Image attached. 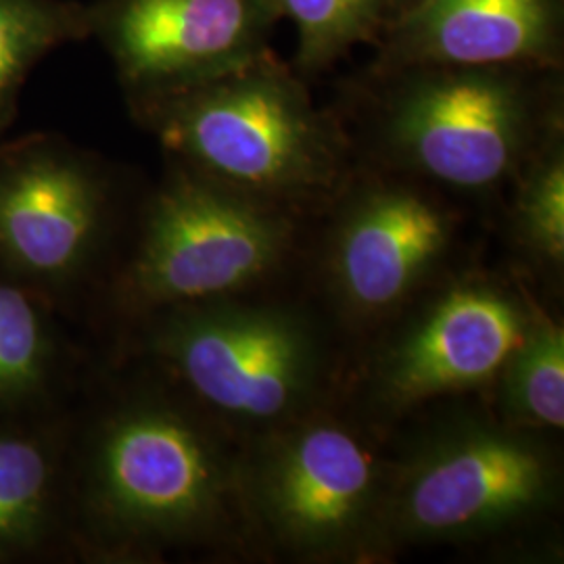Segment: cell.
I'll return each mask as SVG.
<instances>
[{
    "instance_id": "11",
    "label": "cell",
    "mask_w": 564,
    "mask_h": 564,
    "mask_svg": "<svg viewBox=\"0 0 564 564\" xmlns=\"http://www.w3.org/2000/svg\"><path fill=\"white\" fill-rule=\"evenodd\" d=\"M113 207L101 163L55 137L0 149V260L39 282H67L93 262Z\"/></svg>"
},
{
    "instance_id": "1",
    "label": "cell",
    "mask_w": 564,
    "mask_h": 564,
    "mask_svg": "<svg viewBox=\"0 0 564 564\" xmlns=\"http://www.w3.org/2000/svg\"><path fill=\"white\" fill-rule=\"evenodd\" d=\"M341 116L356 160L454 199L496 203L564 126L563 69L414 65L368 72Z\"/></svg>"
},
{
    "instance_id": "17",
    "label": "cell",
    "mask_w": 564,
    "mask_h": 564,
    "mask_svg": "<svg viewBox=\"0 0 564 564\" xmlns=\"http://www.w3.org/2000/svg\"><path fill=\"white\" fill-rule=\"evenodd\" d=\"M295 23L293 69L303 80L330 69L356 44L377 41L391 18L389 0H279Z\"/></svg>"
},
{
    "instance_id": "19",
    "label": "cell",
    "mask_w": 564,
    "mask_h": 564,
    "mask_svg": "<svg viewBox=\"0 0 564 564\" xmlns=\"http://www.w3.org/2000/svg\"><path fill=\"white\" fill-rule=\"evenodd\" d=\"M426 0H389V4H391V18H395V15H400V13H405V11H410V9H414V7H419V4H423ZM389 18V20H391Z\"/></svg>"
},
{
    "instance_id": "9",
    "label": "cell",
    "mask_w": 564,
    "mask_h": 564,
    "mask_svg": "<svg viewBox=\"0 0 564 564\" xmlns=\"http://www.w3.org/2000/svg\"><path fill=\"white\" fill-rule=\"evenodd\" d=\"M305 223L170 162L144 207L121 295L151 316L274 289L305 256Z\"/></svg>"
},
{
    "instance_id": "7",
    "label": "cell",
    "mask_w": 564,
    "mask_h": 564,
    "mask_svg": "<svg viewBox=\"0 0 564 564\" xmlns=\"http://www.w3.org/2000/svg\"><path fill=\"white\" fill-rule=\"evenodd\" d=\"M538 295L519 274L460 263L358 343L339 400L389 435L435 403L487 395Z\"/></svg>"
},
{
    "instance_id": "8",
    "label": "cell",
    "mask_w": 564,
    "mask_h": 564,
    "mask_svg": "<svg viewBox=\"0 0 564 564\" xmlns=\"http://www.w3.org/2000/svg\"><path fill=\"white\" fill-rule=\"evenodd\" d=\"M318 218L323 230L310 251L318 307L341 341L362 343L463 263L456 199L372 163H356Z\"/></svg>"
},
{
    "instance_id": "2",
    "label": "cell",
    "mask_w": 564,
    "mask_h": 564,
    "mask_svg": "<svg viewBox=\"0 0 564 564\" xmlns=\"http://www.w3.org/2000/svg\"><path fill=\"white\" fill-rule=\"evenodd\" d=\"M447 403L412 416L421 424L400 442L389 433L381 563L414 547H519L556 531L563 510L556 433L500 421L485 395Z\"/></svg>"
},
{
    "instance_id": "5",
    "label": "cell",
    "mask_w": 564,
    "mask_h": 564,
    "mask_svg": "<svg viewBox=\"0 0 564 564\" xmlns=\"http://www.w3.org/2000/svg\"><path fill=\"white\" fill-rule=\"evenodd\" d=\"M270 289L151 314L147 349L174 383L241 440L337 395L341 339L312 303Z\"/></svg>"
},
{
    "instance_id": "13",
    "label": "cell",
    "mask_w": 564,
    "mask_h": 564,
    "mask_svg": "<svg viewBox=\"0 0 564 564\" xmlns=\"http://www.w3.org/2000/svg\"><path fill=\"white\" fill-rule=\"evenodd\" d=\"M506 241L527 284L563 295L564 126L523 163L506 191Z\"/></svg>"
},
{
    "instance_id": "6",
    "label": "cell",
    "mask_w": 564,
    "mask_h": 564,
    "mask_svg": "<svg viewBox=\"0 0 564 564\" xmlns=\"http://www.w3.org/2000/svg\"><path fill=\"white\" fill-rule=\"evenodd\" d=\"M391 447L335 395L241 445L242 508L258 556L381 563Z\"/></svg>"
},
{
    "instance_id": "16",
    "label": "cell",
    "mask_w": 564,
    "mask_h": 564,
    "mask_svg": "<svg viewBox=\"0 0 564 564\" xmlns=\"http://www.w3.org/2000/svg\"><path fill=\"white\" fill-rule=\"evenodd\" d=\"M57 464L32 435L0 431V556L20 554L48 531Z\"/></svg>"
},
{
    "instance_id": "3",
    "label": "cell",
    "mask_w": 564,
    "mask_h": 564,
    "mask_svg": "<svg viewBox=\"0 0 564 564\" xmlns=\"http://www.w3.org/2000/svg\"><path fill=\"white\" fill-rule=\"evenodd\" d=\"M242 440L184 391L116 403L95 431L86 510L118 554L202 547L258 558L241 498Z\"/></svg>"
},
{
    "instance_id": "15",
    "label": "cell",
    "mask_w": 564,
    "mask_h": 564,
    "mask_svg": "<svg viewBox=\"0 0 564 564\" xmlns=\"http://www.w3.org/2000/svg\"><path fill=\"white\" fill-rule=\"evenodd\" d=\"M90 39L78 0H0V130L15 118L21 88L61 46Z\"/></svg>"
},
{
    "instance_id": "10",
    "label": "cell",
    "mask_w": 564,
    "mask_h": 564,
    "mask_svg": "<svg viewBox=\"0 0 564 564\" xmlns=\"http://www.w3.org/2000/svg\"><path fill=\"white\" fill-rule=\"evenodd\" d=\"M90 39L116 67L128 102L235 72L270 53L279 0H95Z\"/></svg>"
},
{
    "instance_id": "4",
    "label": "cell",
    "mask_w": 564,
    "mask_h": 564,
    "mask_svg": "<svg viewBox=\"0 0 564 564\" xmlns=\"http://www.w3.org/2000/svg\"><path fill=\"white\" fill-rule=\"evenodd\" d=\"M130 107L170 162L305 220L323 214L358 163L341 116L272 51Z\"/></svg>"
},
{
    "instance_id": "12",
    "label": "cell",
    "mask_w": 564,
    "mask_h": 564,
    "mask_svg": "<svg viewBox=\"0 0 564 564\" xmlns=\"http://www.w3.org/2000/svg\"><path fill=\"white\" fill-rule=\"evenodd\" d=\"M370 72L414 65L563 69L564 0H426L384 23Z\"/></svg>"
},
{
    "instance_id": "18",
    "label": "cell",
    "mask_w": 564,
    "mask_h": 564,
    "mask_svg": "<svg viewBox=\"0 0 564 564\" xmlns=\"http://www.w3.org/2000/svg\"><path fill=\"white\" fill-rule=\"evenodd\" d=\"M51 368V335L41 310L21 289L0 282V403L41 389Z\"/></svg>"
},
{
    "instance_id": "14",
    "label": "cell",
    "mask_w": 564,
    "mask_h": 564,
    "mask_svg": "<svg viewBox=\"0 0 564 564\" xmlns=\"http://www.w3.org/2000/svg\"><path fill=\"white\" fill-rule=\"evenodd\" d=\"M485 400L500 421L512 426L563 433L564 326L540 295Z\"/></svg>"
}]
</instances>
